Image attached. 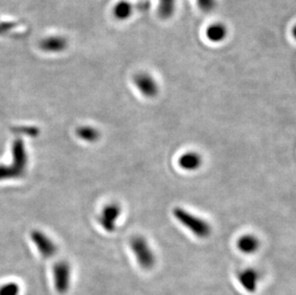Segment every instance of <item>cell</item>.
<instances>
[{
	"instance_id": "5bb4252c",
	"label": "cell",
	"mask_w": 296,
	"mask_h": 295,
	"mask_svg": "<svg viewBox=\"0 0 296 295\" xmlns=\"http://www.w3.org/2000/svg\"><path fill=\"white\" fill-rule=\"evenodd\" d=\"M76 134L80 139H82L86 142H89V143L96 142L100 137V132L95 128L90 127V126H85V127L78 128Z\"/></svg>"
},
{
	"instance_id": "277c9868",
	"label": "cell",
	"mask_w": 296,
	"mask_h": 295,
	"mask_svg": "<svg viewBox=\"0 0 296 295\" xmlns=\"http://www.w3.org/2000/svg\"><path fill=\"white\" fill-rule=\"evenodd\" d=\"M54 283L58 293H67L70 287L71 268L66 261H60L54 266Z\"/></svg>"
},
{
	"instance_id": "4fadbf2b",
	"label": "cell",
	"mask_w": 296,
	"mask_h": 295,
	"mask_svg": "<svg viewBox=\"0 0 296 295\" xmlns=\"http://www.w3.org/2000/svg\"><path fill=\"white\" fill-rule=\"evenodd\" d=\"M134 13V7L131 2L121 0L117 2L113 8V15L115 18L119 20H127L130 19Z\"/></svg>"
},
{
	"instance_id": "2e32d148",
	"label": "cell",
	"mask_w": 296,
	"mask_h": 295,
	"mask_svg": "<svg viewBox=\"0 0 296 295\" xmlns=\"http://www.w3.org/2000/svg\"><path fill=\"white\" fill-rule=\"evenodd\" d=\"M20 287L15 282H10L0 286V295H19Z\"/></svg>"
},
{
	"instance_id": "3957f363",
	"label": "cell",
	"mask_w": 296,
	"mask_h": 295,
	"mask_svg": "<svg viewBox=\"0 0 296 295\" xmlns=\"http://www.w3.org/2000/svg\"><path fill=\"white\" fill-rule=\"evenodd\" d=\"M131 249L137 263L144 269H151L155 265V255L147 240L141 236H135L131 241Z\"/></svg>"
},
{
	"instance_id": "8fae6325",
	"label": "cell",
	"mask_w": 296,
	"mask_h": 295,
	"mask_svg": "<svg viewBox=\"0 0 296 295\" xmlns=\"http://www.w3.org/2000/svg\"><path fill=\"white\" fill-rule=\"evenodd\" d=\"M237 248L244 254H253L260 248V241L251 234L243 235L237 241Z\"/></svg>"
},
{
	"instance_id": "6da1fadb",
	"label": "cell",
	"mask_w": 296,
	"mask_h": 295,
	"mask_svg": "<svg viewBox=\"0 0 296 295\" xmlns=\"http://www.w3.org/2000/svg\"><path fill=\"white\" fill-rule=\"evenodd\" d=\"M13 159L11 166L0 165V181L16 179L22 176L27 166V153L25 151L24 144L21 139H16L13 144Z\"/></svg>"
},
{
	"instance_id": "9a60e30c",
	"label": "cell",
	"mask_w": 296,
	"mask_h": 295,
	"mask_svg": "<svg viewBox=\"0 0 296 295\" xmlns=\"http://www.w3.org/2000/svg\"><path fill=\"white\" fill-rule=\"evenodd\" d=\"M176 7V0H158L157 13L163 19H169L174 14Z\"/></svg>"
},
{
	"instance_id": "7a4b0ae2",
	"label": "cell",
	"mask_w": 296,
	"mask_h": 295,
	"mask_svg": "<svg viewBox=\"0 0 296 295\" xmlns=\"http://www.w3.org/2000/svg\"><path fill=\"white\" fill-rule=\"evenodd\" d=\"M172 214L180 223L189 229L198 238L205 239L210 236V224L206 220L201 219L182 207H175L172 210Z\"/></svg>"
},
{
	"instance_id": "9c48e42d",
	"label": "cell",
	"mask_w": 296,
	"mask_h": 295,
	"mask_svg": "<svg viewBox=\"0 0 296 295\" xmlns=\"http://www.w3.org/2000/svg\"><path fill=\"white\" fill-rule=\"evenodd\" d=\"M68 41L62 36H52L43 38L39 42V48L47 53H61L67 49Z\"/></svg>"
},
{
	"instance_id": "ac0fdd59",
	"label": "cell",
	"mask_w": 296,
	"mask_h": 295,
	"mask_svg": "<svg viewBox=\"0 0 296 295\" xmlns=\"http://www.w3.org/2000/svg\"><path fill=\"white\" fill-rule=\"evenodd\" d=\"M16 23L14 22H8V21H1L0 20V36L6 35L16 27Z\"/></svg>"
},
{
	"instance_id": "30bf717a",
	"label": "cell",
	"mask_w": 296,
	"mask_h": 295,
	"mask_svg": "<svg viewBox=\"0 0 296 295\" xmlns=\"http://www.w3.org/2000/svg\"><path fill=\"white\" fill-rule=\"evenodd\" d=\"M179 166L184 171H193L201 168L202 157L196 152H184L177 160Z\"/></svg>"
},
{
	"instance_id": "e0dca14e",
	"label": "cell",
	"mask_w": 296,
	"mask_h": 295,
	"mask_svg": "<svg viewBox=\"0 0 296 295\" xmlns=\"http://www.w3.org/2000/svg\"><path fill=\"white\" fill-rule=\"evenodd\" d=\"M199 8L204 13H210L216 8V0H196Z\"/></svg>"
},
{
	"instance_id": "ba28073f",
	"label": "cell",
	"mask_w": 296,
	"mask_h": 295,
	"mask_svg": "<svg viewBox=\"0 0 296 295\" xmlns=\"http://www.w3.org/2000/svg\"><path fill=\"white\" fill-rule=\"evenodd\" d=\"M260 275L259 272L254 268H246L241 270L238 274V281L242 287L248 292L253 293L257 290Z\"/></svg>"
},
{
	"instance_id": "7c38bea8",
	"label": "cell",
	"mask_w": 296,
	"mask_h": 295,
	"mask_svg": "<svg viewBox=\"0 0 296 295\" xmlns=\"http://www.w3.org/2000/svg\"><path fill=\"white\" fill-rule=\"evenodd\" d=\"M227 28L222 23H213L206 30V37L211 42H221L227 37Z\"/></svg>"
},
{
	"instance_id": "5b68a950",
	"label": "cell",
	"mask_w": 296,
	"mask_h": 295,
	"mask_svg": "<svg viewBox=\"0 0 296 295\" xmlns=\"http://www.w3.org/2000/svg\"><path fill=\"white\" fill-rule=\"evenodd\" d=\"M121 213H122V209L119 204L117 203L106 204L98 218L100 225L108 233L114 232L117 220L121 216Z\"/></svg>"
},
{
	"instance_id": "8992f818",
	"label": "cell",
	"mask_w": 296,
	"mask_h": 295,
	"mask_svg": "<svg viewBox=\"0 0 296 295\" xmlns=\"http://www.w3.org/2000/svg\"><path fill=\"white\" fill-rule=\"evenodd\" d=\"M134 83L138 91L146 98H153L159 91V86L155 79L146 72L136 74L134 78Z\"/></svg>"
},
{
	"instance_id": "52a82bcc",
	"label": "cell",
	"mask_w": 296,
	"mask_h": 295,
	"mask_svg": "<svg viewBox=\"0 0 296 295\" xmlns=\"http://www.w3.org/2000/svg\"><path fill=\"white\" fill-rule=\"evenodd\" d=\"M31 238L33 243L38 248V250L42 255V257L48 259V258L53 257L56 254L57 252L56 245L51 239L48 238L47 236L41 231L34 230L31 234Z\"/></svg>"
}]
</instances>
